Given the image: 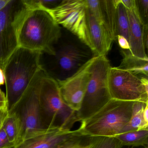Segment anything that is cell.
Listing matches in <instances>:
<instances>
[{
	"mask_svg": "<svg viewBox=\"0 0 148 148\" xmlns=\"http://www.w3.org/2000/svg\"><path fill=\"white\" fill-rule=\"evenodd\" d=\"M41 53L19 47L8 58L3 71L9 114L14 111L32 79L41 69Z\"/></svg>",
	"mask_w": 148,
	"mask_h": 148,
	"instance_id": "obj_1",
	"label": "cell"
},
{
	"mask_svg": "<svg viewBox=\"0 0 148 148\" xmlns=\"http://www.w3.org/2000/svg\"><path fill=\"white\" fill-rule=\"evenodd\" d=\"M61 35V27L48 11L29 10L19 29V47L53 55Z\"/></svg>",
	"mask_w": 148,
	"mask_h": 148,
	"instance_id": "obj_2",
	"label": "cell"
},
{
	"mask_svg": "<svg viewBox=\"0 0 148 148\" xmlns=\"http://www.w3.org/2000/svg\"><path fill=\"white\" fill-rule=\"evenodd\" d=\"M54 49L53 55L41 52L40 64L47 76L57 81L70 77L95 56L80 40L63 42L61 37Z\"/></svg>",
	"mask_w": 148,
	"mask_h": 148,
	"instance_id": "obj_3",
	"label": "cell"
},
{
	"mask_svg": "<svg viewBox=\"0 0 148 148\" xmlns=\"http://www.w3.org/2000/svg\"><path fill=\"white\" fill-rule=\"evenodd\" d=\"M134 101L111 99L97 112L81 122L77 130L84 137H114L123 132Z\"/></svg>",
	"mask_w": 148,
	"mask_h": 148,
	"instance_id": "obj_4",
	"label": "cell"
},
{
	"mask_svg": "<svg viewBox=\"0 0 148 148\" xmlns=\"http://www.w3.org/2000/svg\"><path fill=\"white\" fill-rule=\"evenodd\" d=\"M111 66L106 56H95L91 75L80 109L76 112L77 122L90 117L111 99L108 75Z\"/></svg>",
	"mask_w": 148,
	"mask_h": 148,
	"instance_id": "obj_5",
	"label": "cell"
},
{
	"mask_svg": "<svg viewBox=\"0 0 148 148\" xmlns=\"http://www.w3.org/2000/svg\"><path fill=\"white\" fill-rule=\"evenodd\" d=\"M41 121L44 129L56 127L71 130L77 122L76 112L64 102L57 80L46 74L40 93Z\"/></svg>",
	"mask_w": 148,
	"mask_h": 148,
	"instance_id": "obj_6",
	"label": "cell"
},
{
	"mask_svg": "<svg viewBox=\"0 0 148 148\" xmlns=\"http://www.w3.org/2000/svg\"><path fill=\"white\" fill-rule=\"evenodd\" d=\"M45 75L41 69L37 73L13 112L18 114L21 121L20 133L15 145L44 129L41 121L40 93L42 79Z\"/></svg>",
	"mask_w": 148,
	"mask_h": 148,
	"instance_id": "obj_7",
	"label": "cell"
},
{
	"mask_svg": "<svg viewBox=\"0 0 148 148\" xmlns=\"http://www.w3.org/2000/svg\"><path fill=\"white\" fill-rule=\"evenodd\" d=\"M28 11L23 0H10L0 11V68L3 71L9 57L19 47L18 32Z\"/></svg>",
	"mask_w": 148,
	"mask_h": 148,
	"instance_id": "obj_8",
	"label": "cell"
},
{
	"mask_svg": "<svg viewBox=\"0 0 148 148\" xmlns=\"http://www.w3.org/2000/svg\"><path fill=\"white\" fill-rule=\"evenodd\" d=\"M87 8L86 0H62L57 7L48 12L59 25L71 32L92 51Z\"/></svg>",
	"mask_w": 148,
	"mask_h": 148,
	"instance_id": "obj_9",
	"label": "cell"
},
{
	"mask_svg": "<svg viewBox=\"0 0 148 148\" xmlns=\"http://www.w3.org/2000/svg\"><path fill=\"white\" fill-rule=\"evenodd\" d=\"M108 86L112 99L148 102V77H139L130 72L111 67Z\"/></svg>",
	"mask_w": 148,
	"mask_h": 148,
	"instance_id": "obj_10",
	"label": "cell"
},
{
	"mask_svg": "<svg viewBox=\"0 0 148 148\" xmlns=\"http://www.w3.org/2000/svg\"><path fill=\"white\" fill-rule=\"evenodd\" d=\"M95 57L70 77L63 81H57L60 95L65 103L76 112L80 109L84 97Z\"/></svg>",
	"mask_w": 148,
	"mask_h": 148,
	"instance_id": "obj_11",
	"label": "cell"
},
{
	"mask_svg": "<svg viewBox=\"0 0 148 148\" xmlns=\"http://www.w3.org/2000/svg\"><path fill=\"white\" fill-rule=\"evenodd\" d=\"M77 135L79 134L77 130H72L50 127L43 129L38 133L21 142L13 148H58Z\"/></svg>",
	"mask_w": 148,
	"mask_h": 148,
	"instance_id": "obj_12",
	"label": "cell"
},
{
	"mask_svg": "<svg viewBox=\"0 0 148 148\" xmlns=\"http://www.w3.org/2000/svg\"><path fill=\"white\" fill-rule=\"evenodd\" d=\"M87 6L110 40H116V6L118 0H86Z\"/></svg>",
	"mask_w": 148,
	"mask_h": 148,
	"instance_id": "obj_13",
	"label": "cell"
},
{
	"mask_svg": "<svg viewBox=\"0 0 148 148\" xmlns=\"http://www.w3.org/2000/svg\"><path fill=\"white\" fill-rule=\"evenodd\" d=\"M87 17L92 52L95 56H106L110 49L112 42L110 40L105 31L97 22L88 8Z\"/></svg>",
	"mask_w": 148,
	"mask_h": 148,
	"instance_id": "obj_14",
	"label": "cell"
},
{
	"mask_svg": "<svg viewBox=\"0 0 148 148\" xmlns=\"http://www.w3.org/2000/svg\"><path fill=\"white\" fill-rule=\"evenodd\" d=\"M129 18V45L132 54L140 58H148L143 40V25L139 20L136 8L133 10H127Z\"/></svg>",
	"mask_w": 148,
	"mask_h": 148,
	"instance_id": "obj_15",
	"label": "cell"
},
{
	"mask_svg": "<svg viewBox=\"0 0 148 148\" xmlns=\"http://www.w3.org/2000/svg\"><path fill=\"white\" fill-rule=\"evenodd\" d=\"M121 52L123 58L118 68L130 72L139 77H148V58H140L136 57L129 50H121Z\"/></svg>",
	"mask_w": 148,
	"mask_h": 148,
	"instance_id": "obj_16",
	"label": "cell"
},
{
	"mask_svg": "<svg viewBox=\"0 0 148 148\" xmlns=\"http://www.w3.org/2000/svg\"><path fill=\"white\" fill-rule=\"evenodd\" d=\"M148 103L134 101L130 119L123 130L122 133L148 129V124L145 123L143 119L144 110Z\"/></svg>",
	"mask_w": 148,
	"mask_h": 148,
	"instance_id": "obj_17",
	"label": "cell"
},
{
	"mask_svg": "<svg viewBox=\"0 0 148 148\" xmlns=\"http://www.w3.org/2000/svg\"><path fill=\"white\" fill-rule=\"evenodd\" d=\"M122 146H145L148 145V129L121 133L114 136Z\"/></svg>",
	"mask_w": 148,
	"mask_h": 148,
	"instance_id": "obj_18",
	"label": "cell"
},
{
	"mask_svg": "<svg viewBox=\"0 0 148 148\" xmlns=\"http://www.w3.org/2000/svg\"><path fill=\"white\" fill-rule=\"evenodd\" d=\"M3 128L9 141L14 147L18 139L21 130L20 119L16 112L8 114Z\"/></svg>",
	"mask_w": 148,
	"mask_h": 148,
	"instance_id": "obj_19",
	"label": "cell"
},
{
	"mask_svg": "<svg viewBox=\"0 0 148 148\" xmlns=\"http://www.w3.org/2000/svg\"><path fill=\"white\" fill-rule=\"evenodd\" d=\"M116 28L117 36H123L129 43L130 25L128 13L120 0H118L116 6Z\"/></svg>",
	"mask_w": 148,
	"mask_h": 148,
	"instance_id": "obj_20",
	"label": "cell"
},
{
	"mask_svg": "<svg viewBox=\"0 0 148 148\" xmlns=\"http://www.w3.org/2000/svg\"><path fill=\"white\" fill-rule=\"evenodd\" d=\"M121 143L114 137H97L91 148H121Z\"/></svg>",
	"mask_w": 148,
	"mask_h": 148,
	"instance_id": "obj_21",
	"label": "cell"
},
{
	"mask_svg": "<svg viewBox=\"0 0 148 148\" xmlns=\"http://www.w3.org/2000/svg\"><path fill=\"white\" fill-rule=\"evenodd\" d=\"M138 15L143 26L148 25V0H135Z\"/></svg>",
	"mask_w": 148,
	"mask_h": 148,
	"instance_id": "obj_22",
	"label": "cell"
},
{
	"mask_svg": "<svg viewBox=\"0 0 148 148\" xmlns=\"http://www.w3.org/2000/svg\"><path fill=\"white\" fill-rule=\"evenodd\" d=\"M87 137L82 136H75L72 138L71 139L67 140L65 143L60 145L58 148H76L80 145Z\"/></svg>",
	"mask_w": 148,
	"mask_h": 148,
	"instance_id": "obj_23",
	"label": "cell"
},
{
	"mask_svg": "<svg viewBox=\"0 0 148 148\" xmlns=\"http://www.w3.org/2000/svg\"><path fill=\"white\" fill-rule=\"evenodd\" d=\"M14 145L11 143L3 127L0 130V148H13Z\"/></svg>",
	"mask_w": 148,
	"mask_h": 148,
	"instance_id": "obj_24",
	"label": "cell"
},
{
	"mask_svg": "<svg viewBox=\"0 0 148 148\" xmlns=\"http://www.w3.org/2000/svg\"><path fill=\"white\" fill-rule=\"evenodd\" d=\"M97 137H88L80 145L76 148H91L93 146Z\"/></svg>",
	"mask_w": 148,
	"mask_h": 148,
	"instance_id": "obj_25",
	"label": "cell"
},
{
	"mask_svg": "<svg viewBox=\"0 0 148 148\" xmlns=\"http://www.w3.org/2000/svg\"><path fill=\"white\" fill-rule=\"evenodd\" d=\"M116 40H117L119 45L122 50H130V47L128 40L123 36L118 35Z\"/></svg>",
	"mask_w": 148,
	"mask_h": 148,
	"instance_id": "obj_26",
	"label": "cell"
},
{
	"mask_svg": "<svg viewBox=\"0 0 148 148\" xmlns=\"http://www.w3.org/2000/svg\"><path fill=\"white\" fill-rule=\"evenodd\" d=\"M126 9L128 10H133L136 8L135 0H120Z\"/></svg>",
	"mask_w": 148,
	"mask_h": 148,
	"instance_id": "obj_27",
	"label": "cell"
},
{
	"mask_svg": "<svg viewBox=\"0 0 148 148\" xmlns=\"http://www.w3.org/2000/svg\"><path fill=\"white\" fill-rule=\"evenodd\" d=\"M8 109L6 96L0 89V110Z\"/></svg>",
	"mask_w": 148,
	"mask_h": 148,
	"instance_id": "obj_28",
	"label": "cell"
},
{
	"mask_svg": "<svg viewBox=\"0 0 148 148\" xmlns=\"http://www.w3.org/2000/svg\"><path fill=\"white\" fill-rule=\"evenodd\" d=\"M8 109L0 110V130H1L4 125L6 119L8 116Z\"/></svg>",
	"mask_w": 148,
	"mask_h": 148,
	"instance_id": "obj_29",
	"label": "cell"
},
{
	"mask_svg": "<svg viewBox=\"0 0 148 148\" xmlns=\"http://www.w3.org/2000/svg\"><path fill=\"white\" fill-rule=\"evenodd\" d=\"M148 25L143 26V40L145 51L148 50Z\"/></svg>",
	"mask_w": 148,
	"mask_h": 148,
	"instance_id": "obj_30",
	"label": "cell"
},
{
	"mask_svg": "<svg viewBox=\"0 0 148 148\" xmlns=\"http://www.w3.org/2000/svg\"><path fill=\"white\" fill-rule=\"evenodd\" d=\"M143 119L145 123L148 124V103L146 104L144 110Z\"/></svg>",
	"mask_w": 148,
	"mask_h": 148,
	"instance_id": "obj_31",
	"label": "cell"
},
{
	"mask_svg": "<svg viewBox=\"0 0 148 148\" xmlns=\"http://www.w3.org/2000/svg\"><path fill=\"white\" fill-rule=\"evenodd\" d=\"M5 83V75L3 70L0 68V86L4 84Z\"/></svg>",
	"mask_w": 148,
	"mask_h": 148,
	"instance_id": "obj_32",
	"label": "cell"
},
{
	"mask_svg": "<svg viewBox=\"0 0 148 148\" xmlns=\"http://www.w3.org/2000/svg\"><path fill=\"white\" fill-rule=\"evenodd\" d=\"M10 1V0H0V11L4 8Z\"/></svg>",
	"mask_w": 148,
	"mask_h": 148,
	"instance_id": "obj_33",
	"label": "cell"
},
{
	"mask_svg": "<svg viewBox=\"0 0 148 148\" xmlns=\"http://www.w3.org/2000/svg\"><path fill=\"white\" fill-rule=\"evenodd\" d=\"M145 148H148V145H147V146H145Z\"/></svg>",
	"mask_w": 148,
	"mask_h": 148,
	"instance_id": "obj_34",
	"label": "cell"
},
{
	"mask_svg": "<svg viewBox=\"0 0 148 148\" xmlns=\"http://www.w3.org/2000/svg\"></svg>",
	"mask_w": 148,
	"mask_h": 148,
	"instance_id": "obj_35",
	"label": "cell"
}]
</instances>
